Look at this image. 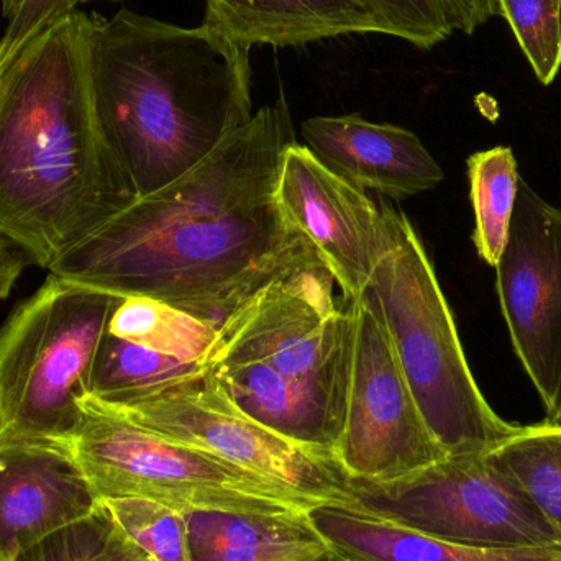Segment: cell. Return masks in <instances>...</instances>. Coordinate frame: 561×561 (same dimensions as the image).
<instances>
[{
	"instance_id": "cell-1",
	"label": "cell",
	"mask_w": 561,
	"mask_h": 561,
	"mask_svg": "<svg viewBox=\"0 0 561 561\" xmlns=\"http://www.w3.org/2000/svg\"><path fill=\"white\" fill-rule=\"evenodd\" d=\"M294 141L280 98L193 170L137 197L49 272L112 296L161 300L219 330L270 280L323 263L276 197L280 158Z\"/></svg>"
},
{
	"instance_id": "cell-2",
	"label": "cell",
	"mask_w": 561,
	"mask_h": 561,
	"mask_svg": "<svg viewBox=\"0 0 561 561\" xmlns=\"http://www.w3.org/2000/svg\"><path fill=\"white\" fill-rule=\"evenodd\" d=\"M99 16L76 9L0 69V233L46 270L137 199L95 118Z\"/></svg>"
},
{
	"instance_id": "cell-3",
	"label": "cell",
	"mask_w": 561,
	"mask_h": 561,
	"mask_svg": "<svg viewBox=\"0 0 561 561\" xmlns=\"http://www.w3.org/2000/svg\"><path fill=\"white\" fill-rule=\"evenodd\" d=\"M250 46L124 9L99 16L89 53L99 131L135 196L193 170L253 118Z\"/></svg>"
},
{
	"instance_id": "cell-4",
	"label": "cell",
	"mask_w": 561,
	"mask_h": 561,
	"mask_svg": "<svg viewBox=\"0 0 561 561\" xmlns=\"http://www.w3.org/2000/svg\"><path fill=\"white\" fill-rule=\"evenodd\" d=\"M323 263L270 280L219 329L204 376L270 431L335 460L345 427L355 312Z\"/></svg>"
},
{
	"instance_id": "cell-5",
	"label": "cell",
	"mask_w": 561,
	"mask_h": 561,
	"mask_svg": "<svg viewBox=\"0 0 561 561\" xmlns=\"http://www.w3.org/2000/svg\"><path fill=\"white\" fill-rule=\"evenodd\" d=\"M381 250L368 289L425 424L448 455L488 454L520 431L494 412L411 220L379 204Z\"/></svg>"
},
{
	"instance_id": "cell-6",
	"label": "cell",
	"mask_w": 561,
	"mask_h": 561,
	"mask_svg": "<svg viewBox=\"0 0 561 561\" xmlns=\"http://www.w3.org/2000/svg\"><path fill=\"white\" fill-rule=\"evenodd\" d=\"M112 296L51 275L0 327V447L71 455Z\"/></svg>"
},
{
	"instance_id": "cell-7",
	"label": "cell",
	"mask_w": 561,
	"mask_h": 561,
	"mask_svg": "<svg viewBox=\"0 0 561 561\" xmlns=\"http://www.w3.org/2000/svg\"><path fill=\"white\" fill-rule=\"evenodd\" d=\"M71 457L99 501L140 497L181 513L280 514L313 510L307 501L219 458L154 434L102 408L91 396Z\"/></svg>"
},
{
	"instance_id": "cell-8",
	"label": "cell",
	"mask_w": 561,
	"mask_h": 561,
	"mask_svg": "<svg viewBox=\"0 0 561 561\" xmlns=\"http://www.w3.org/2000/svg\"><path fill=\"white\" fill-rule=\"evenodd\" d=\"M352 510L480 549L561 547L546 517L488 454L447 455L392 481L348 478Z\"/></svg>"
},
{
	"instance_id": "cell-9",
	"label": "cell",
	"mask_w": 561,
	"mask_h": 561,
	"mask_svg": "<svg viewBox=\"0 0 561 561\" xmlns=\"http://www.w3.org/2000/svg\"><path fill=\"white\" fill-rule=\"evenodd\" d=\"M98 402L154 434L270 481L310 506L352 510L348 477L335 460L313 454L253 421L204 375L122 404Z\"/></svg>"
},
{
	"instance_id": "cell-10",
	"label": "cell",
	"mask_w": 561,
	"mask_h": 561,
	"mask_svg": "<svg viewBox=\"0 0 561 561\" xmlns=\"http://www.w3.org/2000/svg\"><path fill=\"white\" fill-rule=\"evenodd\" d=\"M352 306V381L335 461L355 480H399L448 454L419 411L371 290Z\"/></svg>"
},
{
	"instance_id": "cell-11",
	"label": "cell",
	"mask_w": 561,
	"mask_h": 561,
	"mask_svg": "<svg viewBox=\"0 0 561 561\" xmlns=\"http://www.w3.org/2000/svg\"><path fill=\"white\" fill-rule=\"evenodd\" d=\"M496 289L514 350L547 415L561 381V210L520 181Z\"/></svg>"
},
{
	"instance_id": "cell-12",
	"label": "cell",
	"mask_w": 561,
	"mask_h": 561,
	"mask_svg": "<svg viewBox=\"0 0 561 561\" xmlns=\"http://www.w3.org/2000/svg\"><path fill=\"white\" fill-rule=\"evenodd\" d=\"M276 197L290 226L332 273L343 299L362 297L381 250L379 204L297 141L280 158Z\"/></svg>"
},
{
	"instance_id": "cell-13",
	"label": "cell",
	"mask_w": 561,
	"mask_h": 561,
	"mask_svg": "<svg viewBox=\"0 0 561 561\" xmlns=\"http://www.w3.org/2000/svg\"><path fill=\"white\" fill-rule=\"evenodd\" d=\"M98 506L91 483L71 455L0 447V560H15L91 516Z\"/></svg>"
},
{
	"instance_id": "cell-14",
	"label": "cell",
	"mask_w": 561,
	"mask_h": 561,
	"mask_svg": "<svg viewBox=\"0 0 561 561\" xmlns=\"http://www.w3.org/2000/svg\"><path fill=\"white\" fill-rule=\"evenodd\" d=\"M307 148L362 190L405 199L434 190L445 173L417 135L359 115L312 117L300 125Z\"/></svg>"
},
{
	"instance_id": "cell-15",
	"label": "cell",
	"mask_w": 561,
	"mask_h": 561,
	"mask_svg": "<svg viewBox=\"0 0 561 561\" xmlns=\"http://www.w3.org/2000/svg\"><path fill=\"white\" fill-rule=\"evenodd\" d=\"M206 22L253 46H304L381 33L362 0H206Z\"/></svg>"
},
{
	"instance_id": "cell-16",
	"label": "cell",
	"mask_w": 561,
	"mask_h": 561,
	"mask_svg": "<svg viewBox=\"0 0 561 561\" xmlns=\"http://www.w3.org/2000/svg\"><path fill=\"white\" fill-rule=\"evenodd\" d=\"M190 561H330L333 547L309 513H184Z\"/></svg>"
},
{
	"instance_id": "cell-17",
	"label": "cell",
	"mask_w": 561,
	"mask_h": 561,
	"mask_svg": "<svg viewBox=\"0 0 561 561\" xmlns=\"http://www.w3.org/2000/svg\"><path fill=\"white\" fill-rule=\"evenodd\" d=\"M317 533L340 556L366 561H561L553 549H480L458 546L417 530L339 506L309 511Z\"/></svg>"
},
{
	"instance_id": "cell-18",
	"label": "cell",
	"mask_w": 561,
	"mask_h": 561,
	"mask_svg": "<svg viewBox=\"0 0 561 561\" xmlns=\"http://www.w3.org/2000/svg\"><path fill=\"white\" fill-rule=\"evenodd\" d=\"M203 375V362H183L105 330L92 363L88 396L104 404H122Z\"/></svg>"
},
{
	"instance_id": "cell-19",
	"label": "cell",
	"mask_w": 561,
	"mask_h": 561,
	"mask_svg": "<svg viewBox=\"0 0 561 561\" xmlns=\"http://www.w3.org/2000/svg\"><path fill=\"white\" fill-rule=\"evenodd\" d=\"M107 332L183 362H204L219 335L210 323L170 304L140 296L121 300L108 320Z\"/></svg>"
},
{
	"instance_id": "cell-20",
	"label": "cell",
	"mask_w": 561,
	"mask_h": 561,
	"mask_svg": "<svg viewBox=\"0 0 561 561\" xmlns=\"http://www.w3.org/2000/svg\"><path fill=\"white\" fill-rule=\"evenodd\" d=\"M488 455L546 517L561 543V427L547 422L520 427Z\"/></svg>"
},
{
	"instance_id": "cell-21",
	"label": "cell",
	"mask_w": 561,
	"mask_h": 561,
	"mask_svg": "<svg viewBox=\"0 0 561 561\" xmlns=\"http://www.w3.org/2000/svg\"><path fill=\"white\" fill-rule=\"evenodd\" d=\"M468 180L474 210V247L481 260L496 268L510 239L519 193L514 151L510 147H494L471 154Z\"/></svg>"
},
{
	"instance_id": "cell-22",
	"label": "cell",
	"mask_w": 561,
	"mask_h": 561,
	"mask_svg": "<svg viewBox=\"0 0 561 561\" xmlns=\"http://www.w3.org/2000/svg\"><path fill=\"white\" fill-rule=\"evenodd\" d=\"M99 503L148 561H190L186 517L181 511L140 497Z\"/></svg>"
},
{
	"instance_id": "cell-23",
	"label": "cell",
	"mask_w": 561,
	"mask_h": 561,
	"mask_svg": "<svg viewBox=\"0 0 561 561\" xmlns=\"http://www.w3.org/2000/svg\"><path fill=\"white\" fill-rule=\"evenodd\" d=\"M13 561H148L128 540L108 511L98 510L53 534Z\"/></svg>"
},
{
	"instance_id": "cell-24",
	"label": "cell",
	"mask_w": 561,
	"mask_h": 561,
	"mask_svg": "<svg viewBox=\"0 0 561 561\" xmlns=\"http://www.w3.org/2000/svg\"><path fill=\"white\" fill-rule=\"evenodd\" d=\"M540 84L550 85L561 69V0H497Z\"/></svg>"
},
{
	"instance_id": "cell-25",
	"label": "cell",
	"mask_w": 561,
	"mask_h": 561,
	"mask_svg": "<svg viewBox=\"0 0 561 561\" xmlns=\"http://www.w3.org/2000/svg\"><path fill=\"white\" fill-rule=\"evenodd\" d=\"M381 26L382 35L432 49L455 32L444 0H362Z\"/></svg>"
},
{
	"instance_id": "cell-26",
	"label": "cell",
	"mask_w": 561,
	"mask_h": 561,
	"mask_svg": "<svg viewBox=\"0 0 561 561\" xmlns=\"http://www.w3.org/2000/svg\"><path fill=\"white\" fill-rule=\"evenodd\" d=\"M72 0H23L0 38V69L33 38L62 16L75 12Z\"/></svg>"
},
{
	"instance_id": "cell-27",
	"label": "cell",
	"mask_w": 561,
	"mask_h": 561,
	"mask_svg": "<svg viewBox=\"0 0 561 561\" xmlns=\"http://www.w3.org/2000/svg\"><path fill=\"white\" fill-rule=\"evenodd\" d=\"M451 26L465 35H473L494 15H500L497 0H444Z\"/></svg>"
},
{
	"instance_id": "cell-28",
	"label": "cell",
	"mask_w": 561,
	"mask_h": 561,
	"mask_svg": "<svg viewBox=\"0 0 561 561\" xmlns=\"http://www.w3.org/2000/svg\"><path fill=\"white\" fill-rule=\"evenodd\" d=\"M26 262L25 253L0 233V299L9 297Z\"/></svg>"
},
{
	"instance_id": "cell-29",
	"label": "cell",
	"mask_w": 561,
	"mask_h": 561,
	"mask_svg": "<svg viewBox=\"0 0 561 561\" xmlns=\"http://www.w3.org/2000/svg\"><path fill=\"white\" fill-rule=\"evenodd\" d=\"M547 424L559 425L561 427V381L559 388V394H557L556 405H553L552 412L547 415Z\"/></svg>"
},
{
	"instance_id": "cell-30",
	"label": "cell",
	"mask_w": 561,
	"mask_h": 561,
	"mask_svg": "<svg viewBox=\"0 0 561 561\" xmlns=\"http://www.w3.org/2000/svg\"><path fill=\"white\" fill-rule=\"evenodd\" d=\"M0 3H2V15L10 20L22 7L23 0H0Z\"/></svg>"
},
{
	"instance_id": "cell-31",
	"label": "cell",
	"mask_w": 561,
	"mask_h": 561,
	"mask_svg": "<svg viewBox=\"0 0 561 561\" xmlns=\"http://www.w3.org/2000/svg\"><path fill=\"white\" fill-rule=\"evenodd\" d=\"M91 2H121V0H72V5L78 9L79 5H85Z\"/></svg>"
},
{
	"instance_id": "cell-32",
	"label": "cell",
	"mask_w": 561,
	"mask_h": 561,
	"mask_svg": "<svg viewBox=\"0 0 561 561\" xmlns=\"http://www.w3.org/2000/svg\"><path fill=\"white\" fill-rule=\"evenodd\" d=\"M330 561H366V560H358V559H350V557L340 556L339 552H335V556L330 559Z\"/></svg>"
},
{
	"instance_id": "cell-33",
	"label": "cell",
	"mask_w": 561,
	"mask_h": 561,
	"mask_svg": "<svg viewBox=\"0 0 561 561\" xmlns=\"http://www.w3.org/2000/svg\"><path fill=\"white\" fill-rule=\"evenodd\" d=\"M0 561H2V560H0Z\"/></svg>"
}]
</instances>
